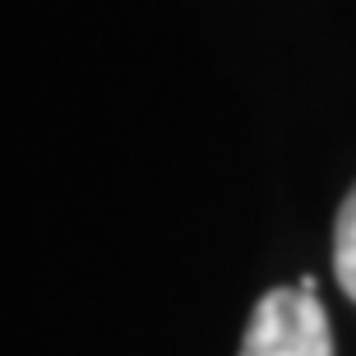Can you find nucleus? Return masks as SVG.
<instances>
[{"mask_svg": "<svg viewBox=\"0 0 356 356\" xmlns=\"http://www.w3.org/2000/svg\"><path fill=\"white\" fill-rule=\"evenodd\" d=\"M333 277L356 301V185L338 209V222H333Z\"/></svg>", "mask_w": 356, "mask_h": 356, "instance_id": "f03ea898", "label": "nucleus"}, {"mask_svg": "<svg viewBox=\"0 0 356 356\" xmlns=\"http://www.w3.org/2000/svg\"><path fill=\"white\" fill-rule=\"evenodd\" d=\"M241 356H333V329L319 305L315 277L305 273L296 287H273L259 296Z\"/></svg>", "mask_w": 356, "mask_h": 356, "instance_id": "f257e3e1", "label": "nucleus"}]
</instances>
